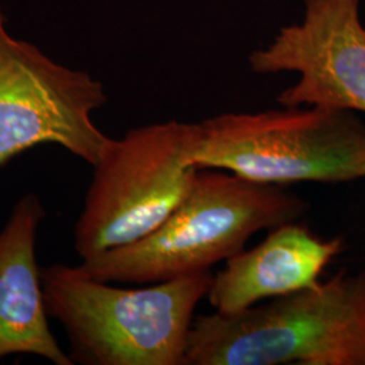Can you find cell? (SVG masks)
I'll return each instance as SVG.
<instances>
[{
    "label": "cell",
    "mask_w": 365,
    "mask_h": 365,
    "mask_svg": "<svg viewBox=\"0 0 365 365\" xmlns=\"http://www.w3.org/2000/svg\"><path fill=\"white\" fill-rule=\"evenodd\" d=\"M361 0H303L299 21L249 54L259 75L294 72L280 106H317L365 114V24Z\"/></svg>",
    "instance_id": "7"
},
{
    "label": "cell",
    "mask_w": 365,
    "mask_h": 365,
    "mask_svg": "<svg viewBox=\"0 0 365 365\" xmlns=\"http://www.w3.org/2000/svg\"><path fill=\"white\" fill-rule=\"evenodd\" d=\"M195 122L170 119L111 141L93 165L73 229L81 260L135 242L165 221L190 192Z\"/></svg>",
    "instance_id": "5"
},
{
    "label": "cell",
    "mask_w": 365,
    "mask_h": 365,
    "mask_svg": "<svg viewBox=\"0 0 365 365\" xmlns=\"http://www.w3.org/2000/svg\"><path fill=\"white\" fill-rule=\"evenodd\" d=\"M365 365V269L241 313L195 315L184 365Z\"/></svg>",
    "instance_id": "3"
},
{
    "label": "cell",
    "mask_w": 365,
    "mask_h": 365,
    "mask_svg": "<svg viewBox=\"0 0 365 365\" xmlns=\"http://www.w3.org/2000/svg\"><path fill=\"white\" fill-rule=\"evenodd\" d=\"M107 102L102 81L14 37L0 14V165L54 144L93 167L113 141L92 120Z\"/></svg>",
    "instance_id": "6"
},
{
    "label": "cell",
    "mask_w": 365,
    "mask_h": 365,
    "mask_svg": "<svg viewBox=\"0 0 365 365\" xmlns=\"http://www.w3.org/2000/svg\"><path fill=\"white\" fill-rule=\"evenodd\" d=\"M306 211V200L282 185L199 170L190 192L156 230L81 260L78 268L92 279L123 284L205 274L244 250L256 233L298 221Z\"/></svg>",
    "instance_id": "1"
},
{
    "label": "cell",
    "mask_w": 365,
    "mask_h": 365,
    "mask_svg": "<svg viewBox=\"0 0 365 365\" xmlns=\"http://www.w3.org/2000/svg\"><path fill=\"white\" fill-rule=\"evenodd\" d=\"M212 274L123 288L76 267L41 268L49 317L66 329L71 359L84 365H184L197 304Z\"/></svg>",
    "instance_id": "2"
},
{
    "label": "cell",
    "mask_w": 365,
    "mask_h": 365,
    "mask_svg": "<svg viewBox=\"0 0 365 365\" xmlns=\"http://www.w3.org/2000/svg\"><path fill=\"white\" fill-rule=\"evenodd\" d=\"M190 160L282 187L352 182L365 178V123L359 113L317 106L223 113L195 122Z\"/></svg>",
    "instance_id": "4"
},
{
    "label": "cell",
    "mask_w": 365,
    "mask_h": 365,
    "mask_svg": "<svg viewBox=\"0 0 365 365\" xmlns=\"http://www.w3.org/2000/svg\"><path fill=\"white\" fill-rule=\"evenodd\" d=\"M45 217L38 196L26 194L0 230V359L26 353L54 365H73L48 322L36 257L37 233Z\"/></svg>",
    "instance_id": "9"
},
{
    "label": "cell",
    "mask_w": 365,
    "mask_h": 365,
    "mask_svg": "<svg viewBox=\"0 0 365 365\" xmlns=\"http://www.w3.org/2000/svg\"><path fill=\"white\" fill-rule=\"evenodd\" d=\"M342 249L341 237L324 240L298 221L280 225L255 248L226 260L212 274L206 299L214 312L230 315L310 287Z\"/></svg>",
    "instance_id": "8"
}]
</instances>
